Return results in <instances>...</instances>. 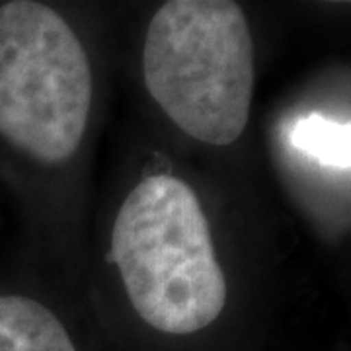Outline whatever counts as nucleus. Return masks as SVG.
<instances>
[{"mask_svg":"<svg viewBox=\"0 0 351 351\" xmlns=\"http://www.w3.org/2000/svg\"><path fill=\"white\" fill-rule=\"evenodd\" d=\"M291 145L324 166L351 168V123L306 115L291 129Z\"/></svg>","mask_w":351,"mask_h":351,"instance_id":"nucleus-5","label":"nucleus"},{"mask_svg":"<svg viewBox=\"0 0 351 351\" xmlns=\"http://www.w3.org/2000/svg\"><path fill=\"white\" fill-rule=\"evenodd\" d=\"M143 76L189 137L226 147L244 133L254 94V41L237 2L170 0L152 16Z\"/></svg>","mask_w":351,"mask_h":351,"instance_id":"nucleus-2","label":"nucleus"},{"mask_svg":"<svg viewBox=\"0 0 351 351\" xmlns=\"http://www.w3.org/2000/svg\"><path fill=\"white\" fill-rule=\"evenodd\" d=\"M113 262L138 316L166 334H193L223 313L226 281L195 191L172 176H152L115 217Z\"/></svg>","mask_w":351,"mask_h":351,"instance_id":"nucleus-1","label":"nucleus"},{"mask_svg":"<svg viewBox=\"0 0 351 351\" xmlns=\"http://www.w3.org/2000/svg\"><path fill=\"white\" fill-rule=\"evenodd\" d=\"M0 351H76L61 320L27 297H0Z\"/></svg>","mask_w":351,"mask_h":351,"instance_id":"nucleus-4","label":"nucleus"},{"mask_svg":"<svg viewBox=\"0 0 351 351\" xmlns=\"http://www.w3.org/2000/svg\"><path fill=\"white\" fill-rule=\"evenodd\" d=\"M92 108V71L80 39L53 8L0 6V135L39 162L78 149Z\"/></svg>","mask_w":351,"mask_h":351,"instance_id":"nucleus-3","label":"nucleus"}]
</instances>
